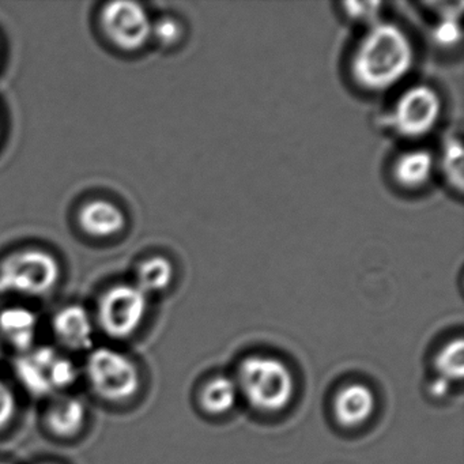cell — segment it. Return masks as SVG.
<instances>
[{"mask_svg":"<svg viewBox=\"0 0 464 464\" xmlns=\"http://www.w3.org/2000/svg\"><path fill=\"white\" fill-rule=\"evenodd\" d=\"M414 63V47L395 24L376 23L358 43L350 72L358 86L369 92L390 91L406 78Z\"/></svg>","mask_w":464,"mask_h":464,"instance_id":"cell-1","label":"cell"},{"mask_svg":"<svg viewBox=\"0 0 464 464\" xmlns=\"http://www.w3.org/2000/svg\"><path fill=\"white\" fill-rule=\"evenodd\" d=\"M238 392L257 411L279 412L295 395V379L284 361L268 355H249L238 365Z\"/></svg>","mask_w":464,"mask_h":464,"instance_id":"cell-2","label":"cell"},{"mask_svg":"<svg viewBox=\"0 0 464 464\" xmlns=\"http://www.w3.org/2000/svg\"><path fill=\"white\" fill-rule=\"evenodd\" d=\"M61 268L53 255L42 249H24L0 265V300L17 295L39 297L58 284Z\"/></svg>","mask_w":464,"mask_h":464,"instance_id":"cell-3","label":"cell"},{"mask_svg":"<svg viewBox=\"0 0 464 464\" xmlns=\"http://www.w3.org/2000/svg\"><path fill=\"white\" fill-rule=\"evenodd\" d=\"M86 377L94 393L111 403L130 401L140 387V369L134 361L111 347L92 350Z\"/></svg>","mask_w":464,"mask_h":464,"instance_id":"cell-4","label":"cell"},{"mask_svg":"<svg viewBox=\"0 0 464 464\" xmlns=\"http://www.w3.org/2000/svg\"><path fill=\"white\" fill-rule=\"evenodd\" d=\"M15 376L32 395L50 396L75 384L78 369L53 347H32L15 362Z\"/></svg>","mask_w":464,"mask_h":464,"instance_id":"cell-5","label":"cell"},{"mask_svg":"<svg viewBox=\"0 0 464 464\" xmlns=\"http://www.w3.org/2000/svg\"><path fill=\"white\" fill-rule=\"evenodd\" d=\"M148 305V295L137 285H116L100 300V327L112 338H130L145 320Z\"/></svg>","mask_w":464,"mask_h":464,"instance_id":"cell-6","label":"cell"},{"mask_svg":"<svg viewBox=\"0 0 464 464\" xmlns=\"http://www.w3.org/2000/svg\"><path fill=\"white\" fill-rule=\"evenodd\" d=\"M442 113L439 92L429 85H415L399 97L391 123L401 137L418 140L433 131Z\"/></svg>","mask_w":464,"mask_h":464,"instance_id":"cell-7","label":"cell"},{"mask_svg":"<svg viewBox=\"0 0 464 464\" xmlns=\"http://www.w3.org/2000/svg\"><path fill=\"white\" fill-rule=\"evenodd\" d=\"M102 29L108 39L123 51L140 50L151 37L148 13L134 2H112L102 13Z\"/></svg>","mask_w":464,"mask_h":464,"instance_id":"cell-8","label":"cell"},{"mask_svg":"<svg viewBox=\"0 0 464 464\" xmlns=\"http://www.w3.org/2000/svg\"><path fill=\"white\" fill-rule=\"evenodd\" d=\"M53 330L63 346L75 352L93 346V320L83 306L74 304L62 308L53 317Z\"/></svg>","mask_w":464,"mask_h":464,"instance_id":"cell-9","label":"cell"},{"mask_svg":"<svg viewBox=\"0 0 464 464\" xmlns=\"http://www.w3.org/2000/svg\"><path fill=\"white\" fill-rule=\"evenodd\" d=\"M376 399L373 391L361 382H352L336 393L334 412L336 420L347 428L362 425L373 415Z\"/></svg>","mask_w":464,"mask_h":464,"instance_id":"cell-10","label":"cell"},{"mask_svg":"<svg viewBox=\"0 0 464 464\" xmlns=\"http://www.w3.org/2000/svg\"><path fill=\"white\" fill-rule=\"evenodd\" d=\"M37 325L39 320L36 314L24 306H10L0 312V335L23 352L34 346Z\"/></svg>","mask_w":464,"mask_h":464,"instance_id":"cell-11","label":"cell"},{"mask_svg":"<svg viewBox=\"0 0 464 464\" xmlns=\"http://www.w3.org/2000/svg\"><path fill=\"white\" fill-rule=\"evenodd\" d=\"M434 170L433 154L425 149L406 151L393 164V179L406 189L423 188L430 181Z\"/></svg>","mask_w":464,"mask_h":464,"instance_id":"cell-12","label":"cell"},{"mask_svg":"<svg viewBox=\"0 0 464 464\" xmlns=\"http://www.w3.org/2000/svg\"><path fill=\"white\" fill-rule=\"evenodd\" d=\"M80 224L88 235L111 237L123 229L126 218L123 211L113 203L93 200L81 210Z\"/></svg>","mask_w":464,"mask_h":464,"instance_id":"cell-13","label":"cell"},{"mask_svg":"<svg viewBox=\"0 0 464 464\" xmlns=\"http://www.w3.org/2000/svg\"><path fill=\"white\" fill-rule=\"evenodd\" d=\"M85 404L77 398L59 399L45 414L48 430L61 439L77 436L85 426Z\"/></svg>","mask_w":464,"mask_h":464,"instance_id":"cell-14","label":"cell"},{"mask_svg":"<svg viewBox=\"0 0 464 464\" xmlns=\"http://www.w3.org/2000/svg\"><path fill=\"white\" fill-rule=\"evenodd\" d=\"M238 387L229 376H217L208 380L199 395L200 406L211 415L229 412L237 401Z\"/></svg>","mask_w":464,"mask_h":464,"instance_id":"cell-15","label":"cell"},{"mask_svg":"<svg viewBox=\"0 0 464 464\" xmlns=\"http://www.w3.org/2000/svg\"><path fill=\"white\" fill-rule=\"evenodd\" d=\"M175 270L167 257L154 256L140 263L137 271V286L146 295L164 292L172 284Z\"/></svg>","mask_w":464,"mask_h":464,"instance_id":"cell-16","label":"cell"},{"mask_svg":"<svg viewBox=\"0 0 464 464\" xmlns=\"http://www.w3.org/2000/svg\"><path fill=\"white\" fill-rule=\"evenodd\" d=\"M439 376L448 382H460L464 374V344L463 339L448 342L436 355L434 361Z\"/></svg>","mask_w":464,"mask_h":464,"instance_id":"cell-17","label":"cell"},{"mask_svg":"<svg viewBox=\"0 0 464 464\" xmlns=\"http://www.w3.org/2000/svg\"><path fill=\"white\" fill-rule=\"evenodd\" d=\"M444 172L450 186L463 189V146L460 140H448L442 156Z\"/></svg>","mask_w":464,"mask_h":464,"instance_id":"cell-18","label":"cell"},{"mask_svg":"<svg viewBox=\"0 0 464 464\" xmlns=\"http://www.w3.org/2000/svg\"><path fill=\"white\" fill-rule=\"evenodd\" d=\"M151 36L165 47L178 44L183 37V25L172 17H164L151 25Z\"/></svg>","mask_w":464,"mask_h":464,"instance_id":"cell-19","label":"cell"},{"mask_svg":"<svg viewBox=\"0 0 464 464\" xmlns=\"http://www.w3.org/2000/svg\"><path fill=\"white\" fill-rule=\"evenodd\" d=\"M382 4L380 2H346L342 5L344 14L355 23H373L379 17Z\"/></svg>","mask_w":464,"mask_h":464,"instance_id":"cell-20","label":"cell"},{"mask_svg":"<svg viewBox=\"0 0 464 464\" xmlns=\"http://www.w3.org/2000/svg\"><path fill=\"white\" fill-rule=\"evenodd\" d=\"M17 409L14 391L4 380H0V431L5 430L14 420Z\"/></svg>","mask_w":464,"mask_h":464,"instance_id":"cell-21","label":"cell"},{"mask_svg":"<svg viewBox=\"0 0 464 464\" xmlns=\"http://www.w3.org/2000/svg\"><path fill=\"white\" fill-rule=\"evenodd\" d=\"M434 39L442 47H453L461 40V29L455 15H447L434 29Z\"/></svg>","mask_w":464,"mask_h":464,"instance_id":"cell-22","label":"cell"},{"mask_svg":"<svg viewBox=\"0 0 464 464\" xmlns=\"http://www.w3.org/2000/svg\"><path fill=\"white\" fill-rule=\"evenodd\" d=\"M450 384H452V382H448L444 377H434V379L429 382V393L436 399L447 398V396L450 395Z\"/></svg>","mask_w":464,"mask_h":464,"instance_id":"cell-23","label":"cell"},{"mask_svg":"<svg viewBox=\"0 0 464 464\" xmlns=\"http://www.w3.org/2000/svg\"><path fill=\"white\" fill-rule=\"evenodd\" d=\"M0 464H10V463H7V461H0Z\"/></svg>","mask_w":464,"mask_h":464,"instance_id":"cell-24","label":"cell"},{"mask_svg":"<svg viewBox=\"0 0 464 464\" xmlns=\"http://www.w3.org/2000/svg\"><path fill=\"white\" fill-rule=\"evenodd\" d=\"M0 354H2V344H0Z\"/></svg>","mask_w":464,"mask_h":464,"instance_id":"cell-25","label":"cell"}]
</instances>
